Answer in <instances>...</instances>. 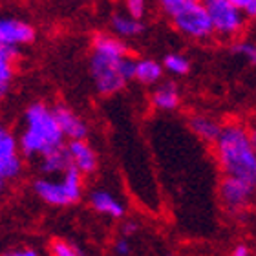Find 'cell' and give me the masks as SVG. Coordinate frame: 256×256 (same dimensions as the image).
Instances as JSON below:
<instances>
[{"mask_svg":"<svg viewBox=\"0 0 256 256\" xmlns=\"http://www.w3.org/2000/svg\"><path fill=\"white\" fill-rule=\"evenodd\" d=\"M134 60L126 40L114 33H97L92 38L88 62V72L97 94L110 97L123 92L128 82L134 80Z\"/></svg>","mask_w":256,"mask_h":256,"instance_id":"cell-1","label":"cell"},{"mask_svg":"<svg viewBox=\"0 0 256 256\" xmlns=\"http://www.w3.org/2000/svg\"><path fill=\"white\" fill-rule=\"evenodd\" d=\"M214 160L224 176H234L256 183V143L254 134L246 123L230 121L212 143Z\"/></svg>","mask_w":256,"mask_h":256,"instance_id":"cell-2","label":"cell"},{"mask_svg":"<svg viewBox=\"0 0 256 256\" xmlns=\"http://www.w3.org/2000/svg\"><path fill=\"white\" fill-rule=\"evenodd\" d=\"M18 148L24 160L37 161L40 156L64 146L66 139L60 132L54 108L48 102L35 101L28 104L22 116L20 132L16 134Z\"/></svg>","mask_w":256,"mask_h":256,"instance_id":"cell-3","label":"cell"},{"mask_svg":"<svg viewBox=\"0 0 256 256\" xmlns=\"http://www.w3.org/2000/svg\"><path fill=\"white\" fill-rule=\"evenodd\" d=\"M86 178L70 166L59 176H38L33 180L32 190L50 207H74L86 194Z\"/></svg>","mask_w":256,"mask_h":256,"instance_id":"cell-4","label":"cell"},{"mask_svg":"<svg viewBox=\"0 0 256 256\" xmlns=\"http://www.w3.org/2000/svg\"><path fill=\"white\" fill-rule=\"evenodd\" d=\"M202 2L210 18L214 37L232 42L246 35L251 18L240 8L232 6L227 0H202Z\"/></svg>","mask_w":256,"mask_h":256,"instance_id":"cell-5","label":"cell"},{"mask_svg":"<svg viewBox=\"0 0 256 256\" xmlns=\"http://www.w3.org/2000/svg\"><path fill=\"white\" fill-rule=\"evenodd\" d=\"M168 18H170L174 30L192 42H207L214 37L210 18H208L207 10L202 0L183 6L176 13H172Z\"/></svg>","mask_w":256,"mask_h":256,"instance_id":"cell-6","label":"cell"},{"mask_svg":"<svg viewBox=\"0 0 256 256\" xmlns=\"http://www.w3.org/2000/svg\"><path fill=\"white\" fill-rule=\"evenodd\" d=\"M26 168V160L18 148L16 134L8 124L0 123V180L13 183L20 180Z\"/></svg>","mask_w":256,"mask_h":256,"instance_id":"cell-7","label":"cell"},{"mask_svg":"<svg viewBox=\"0 0 256 256\" xmlns=\"http://www.w3.org/2000/svg\"><path fill=\"white\" fill-rule=\"evenodd\" d=\"M256 183L234 176H224L220 182V202L224 208L232 216L246 214L254 200Z\"/></svg>","mask_w":256,"mask_h":256,"instance_id":"cell-8","label":"cell"},{"mask_svg":"<svg viewBox=\"0 0 256 256\" xmlns=\"http://www.w3.org/2000/svg\"><path fill=\"white\" fill-rule=\"evenodd\" d=\"M37 38V30L32 22L13 13H0V46L11 52L32 46Z\"/></svg>","mask_w":256,"mask_h":256,"instance_id":"cell-9","label":"cell"},{"mask_svg":"<svg viewBox=\"0 0 256 256\" xmlns=\"http://www.w3.org/2000/svg\"><path fill=\"white\" fill-rule=\"evenodd\" d=\"M88 205L92 207L94 212L101 214L108 220H116V222H121L123 218H126L128 212L126 202L106 187L92 188L88 192Z\"/></svg>","mask_w":256,"mask_h":256,"instance_id":"cell-10","label":"cell"},{"mask_svg":"<svg viewBox=\"0 0 256 256\" xmlns=\"http://www.w3.org/2000/svg\"><path fill=\"white\" fill-rule=\"evenodd\" d=\"M64 148L68 152L72 168L80 172L84 178L94 176L99 170V154L88 139H72L64 143Z\"/></svg>","mask_w":256,"mask_h":256,"instance_id":"cell-11","label":"cell"},{"mask_svg":"<svg viewBox=\"0 0 256 256\" xmlns=\"http://www.w3.org/2000/svg\"><path fill=\"white\" fill-rule=\"evenodd\" d=\"M54 114L55 119H57V124H59L60 132H62L64 139L66 141H72V139H86L88 134H90V126L84 121L82 116L75 112L74 108L66 106V104H55Z\"/></svg>","mask_w":256,"mask_h":256,"instance_id":"cell-12","label":"cell"},{"mask_svg":"<svg viewBox=\"0 0 256 256\" xmlns=\"http://www.w3.org/2000/svg\"><path fill=\"white\" fill-rule=\"evenodd\" d=\"M150 104L154 110L163 114L176 112L182 106V90L172 80H161L154 84V90L150 94Z\"/></svg>","mask_w":256,"mask_h":256,"instance_id":"cell-13","label":"cell"},{"mask_svg":"<svg viewBox=\"0 0 256 256\" xmlns=\"http://www.w3.org/2000/svg\"><path fill=\"white\" fill-rule=\"evenodd\" d=\"M165 70L160 60L152 57H141L134 60V80H138L143 86H154L163 80Z\"/></svg>","mask_w":256,"mask_h":256,"instance_id":"cell-14","label":"cell"},{"mask_svg":"<svg viewBox=\"0 0 256 256\" xmlns=\"http://www.w3.org/2000/svg\"><path fill=\"white\" fill-rule=\"evenodd\" d=\"M110 28L116 37L128 40V38H136L144 32V24L141 18H134L124 11H116L110 16Z\"/></svg>","mask_w":256,"mask_h":256,"instance_id":"cell-15","label":"cell"},{"mask_svg":"<svg viewBox=\"0 0 256 256\" xmlns=\"http://www.w3.org/2000/svg\"><path fill=\"white\" fill-rule=\"evenodd\" d=\"M16 52L0 46V101L10 96L16 79Z\"/></svg>","mask_w":256,"mask_h":256,"instance_id":"cell-16","label":"cell"},{"mask_svg":"<svg viewBox=\"0 0 256 256\" xmlns=\"http://www.w3.org/2000/svg\"><path fill=\"white\" fill-rule=\"evenodd\" d=\"M188 128L203 143H212L222 130V123L210 114H192L188 119Z\"/></svg>","mask_w":256,"mask_h":256,"instance_id":"cell-17","label":"cell"},{"mask_svg":"<svg viewBox=\"0 0 256 256\" xmlns=\"http://www.w3.org/2000/svg\"><path fill=\"white\" fill-rule=\"evenodd\" d=\"M38 163V172H40V176H59L62 172H66L70 168V158H68V152L64 146L60 148H55L48 154L40 156L37 160Z\"/></svg>","mask_w":256,"mask_h":256,"instance_id":"cell-18","label":"cell"},{"mask_svg":"<svg viewBox=\"0 0 256 256\" xmlns=\"http://www.w3.org/2000/svg\"><path fill=\"white\" fill-rule=\"evenodd\" d=\"M163 70L166 74L174 75V77H183L190 72V60H188L187 55L183 54H166L163 57V62H161Z\"/></svg>","mask_w":256,"mask_h":256,"instance_id":"cell-19","label":"cell"},{"mask_svg":"<svg viewBox=\"0 0 256 256\" xmlns=\"http://www.w3.org/2000/svg\"><path fill=\"white\" fill-rule=\"evenodd\" d=\"M50 256H84V252L79 247L62 238H55L50 244Z\"/></svg>","mask_w":256,"mask_h":256,"instance_id":"cell-20","label":"cell"},{"mask_svg":"<svg viewBox=\"0 0 256 256\" xmlns=\"http://www.w3.org/2000/svg\"><path fill=\"white\" fill-rule=\"evenodd\" d=\"M232 54L240 55L247 62L252 64L256 60V46L252 40H247V38L240 37L236 38V40H232Z\"/></svg>","mask_w":256,"mask_h":256,"instance_id":"cell-21","label":"cell"},{"mask_svg":"<svg viewBox=\"0 0 256 256\" xmlns=\"http://www.w3.org/2000/svg\"><path fill=\"white\" fill-rule=\"evenodd\" d=\"M123 8L124 13H128L134 18L143 20V16L148 11V0H123Z\"/></svg>","mask_w":256,"mask_h":256,"instance_id":"cell-22","label":"cell"},{"mask_svg":"<svg viewBox=\"0 0 256 256\" xmlns=\"http://www.w3.org/2000/svg\"><path fill=\"white\" fill-rule=\"evenodd\" d=\"M0 256H44V252L35 246H15L4 249Z\"/></svg>","mask_w":256,"mask_h":256,"instance_id":"cell-23","label":"cell"},{"mask_svg":"<svg viewBox=\"0 0 256 256\" xmlns=\"http://www.w3.org/2000/svg\"><path fill=\"white\" fill-rule=\"evenodd\" d=\"M156 2H158L160 10L163 11L166 16H170L172 13H176L180 8L190 4V2H198V0H156Z\"/></svg>","mask_w":256,"mask_h":256,"instance_id":"cell-24","label":"cell"},{"mask_svg":"<svg viewBox=\"0 0 256 256\" xmlns=\"http://www.w3.org/2000/svg\"><path fill=\"white\" fill-rule=\"evenodd\" d=\"M114 254L116 256H130L132 254V244H130V238H126V236H119L118 240L114 242Z\"/></svg>","mask_w":256,"mask_h":256,"instance_id":"cell-25","label":"cell"},{"mask_svg":"<svg viewBox=\"0 0 256 256\" xmlns=\"http://www.w3.org/2000/svg\"><path fill=\"white\" fill-rule=\"evenodd\" d=\"M227 2H230V4L236 6V8H240V10L244 11L249 18H254V15H256V0H227Z\"/></svg>","mask_w":256,"mask_h":256,"instance_id":"cell-26","label":"cell"},{"mask_svg":"<svg viewBox=\"0 0 256 256\" xmlns=\"http://www.w3.org/2000/svg\"><path fill=\"white\" fill-rule=\"evenodd\" d=\"M121 236H126V238H132L139 232V224L134 218H123L121 220Z\"/></svg>","mask_w":256,"mask_h":256,"instance_id":"cell-27","label":"cell"},{"mask_svg":"<svg viewBox=\"0 0 256 256\" xmlns=\"http://www.w3.org/2000/svg\"><path fill=\"white\" fill-rule=\"evenodd\" d=\"M229 256H252V251H251V247L247 246V244H238V246L230 251Z\"/></svg>","mask_w":256,"mask_h":256,"instance_id":"cell-28","label":"cell"},{"mask_svg":"<svg viewBox=\"0 0 256 256\" xmlns=\"http://www.w3.org/2000/svg\"><path fill=\"white\" fill-rule=\"evenodd\" d=\"M6 192H8V183H4L2 180H0V200L4 198Z\"/></svg>","mask_w":256,"mask_h":256,"instance_id":"cell-29","label":"cell"},{"mask_svg":"<svg viewBox=\"0 0 256 256\" xmlns=\"http://www.w3.org/2000/svg\"><path fill=\"white\" fill-rule=\"evenodd\" d=\"M165 256H172V254H165Z\"/></svg>","mask_w":256,"mask_h":256,"instance_id":"cell-30","label":"cell"}]
</instances>
